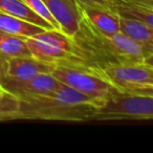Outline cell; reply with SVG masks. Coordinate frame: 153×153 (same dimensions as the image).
<instances>
[{"label": "cell", "instance_id": "cell-1", "mask_svg": "<svg viewBox=\"0 0 153 153\" xmlns=\"http://www.w3.org/2000/svg\"><path fill=\"white\" fill-rule=\"evenodd\" d=\"M71 40L72 55L63 63L100 69L111 64L152 61L153 48L143 46L120 32L114 35L102 34L83 18Z\"/></svg>", "mask_w": 153, "mask_h": 153}, {"label": "cell", "instance_id": "cell-2", "mask_svg": "<svg viewBox=\"0 0 153 153\" xmlns=\"http://www.w3.org/2000/svg\"><path fill=\"white\" fill-rule=\"evenodd\" d=\"M18 120L91 121L99 104L85 94L61 84L46 94L19 99Z\"/></svg>", "mask_w": 153, "mask_h": 153}, {"label": "cell", "instance_id": "cell-3", "mask_svg": "<svg viewBox=\"0 0 153 153\" xmlns=\"http://www.w3.org/2000/svg\"><path fill=\"white\" fill-rule=\"evenodd\" d=\"M153 117V94L113 91L97 108L94 121L151 120Z\"/></svg>", "mask_w": 153, "mask_h": 153}, {"label": "cell", "instance_id": "cell-4", "mask_svg": "<svg viewBox=\"0 0 153 153\" xmlns=\"http://www.w3.org/2000/svg\"><path fill=\"white\" fill-rule=\"evenodd\" d=\"M53 76L64 85L85 94L100 106L117 89L97 69L71 63H58L51 71Z\"/></svg>", "mask_w": 153, "mask_h": 153}, {"label": "cell", "instance_id": "cell-5", "mask_svg": "<svg viewBox=\"0 0 153 153\" xmlns=\"http://www.w3.org/2000/svg\"><path fill=\"white\" fill-rule=\"evenodd\" d=\"M97 70L117 91L153 94L152 62L111 64Z\"/></svg>", "mask_w": 153, "mask_h": 153}, {"label": "cell", "instance_id": "cell-6", "mask_svg": "<svg viewBox=\"0 0 153 153\" xmlns=\"http://www.w3.org/2000/svg\"><path fill=\"white\" fill-rule=\"evenodd\" d=\"M32 57L48 63H63L72 55V40L59 30H44L23 38Z\"/></svg>", "mask_w": 153, "mask_h": 153}, {"label": "cell", "instance_id": "cell-7", "mask_svg": "<svg viewBox=\"0 0 153 153\" xmlns=\"http://www.w3.org/2000/svg\"><path fill=\"white\" fill-rule=\"evenodd\" d=\"M61 84L51 72H47L37 74L26 80H15L4 76L0 86L18 99H24L49 94L60 87Z\"/></svg>", "mask_w": 153, "mask_h": 153}, {"label": "cell", "instance_id": "cell-8", "mask_svg": "<svg viewBox=\"0 0 153 153\" xmlns=\"http://www.w3.org/2000/svg\"><path fill=\"white\" fill-rule=\"evenodd\" d=\"M60 30L71 38L80 27L82 14L76 0H42Z\"/></svg>", "mask_w": 153, "mask_h": 153}, {"label": "cell", "instance_id": "cell-9", "mask_svg": "<svg viewBox=\"0 0 153 153\" xmlns=\"http://www.w3.org/2000/svg\"><path fill=\"white\" fill-rule=\"evenodd\" d=\"M56 64L38 60L32 56L11 58L7 60V76L15 80H26L40 74L51 72Z\"/></svg>", "mask_w": 153, "mask_h": 153}, {"label": "cell", "instance_id": "cell-10", "mask_svg": "<svg viewBox=\"0 0 153 153\" xmlns=\"http://www.w3.org/2000/svg\"><path fill=\"white\" fill-rule=\"evenodd\" d=\"M82 18L94 30L105 35H114L120 32V17L117 13L101 7L79 4Z\"/></svg>", "mask_w": 153, "mask_h": 153}, {"label": "cell", "instance_id": "cell-11", "mask_svg": "<svg viewBox=\"0 0 153 153\" xmlns=\"http://www.w3.org/2000/svg\"><path fill=\"white\" fill-rule=\"evenodd\" d=\"M0 12L36 24L44 30L53 28L51 24L34 13L22 0H0Z\"/></svg>", "mask_w": 153, "mask_h": 153}, {"label": "cell", "instance_id": "cell-12", "mask_svg": "<svg viewBox=\"0 0 153 153\" xmlns=\"http://www.w3.org/2000/svg\"><path fill=\"white\" fill-rule=\"evenodd\" d=\"M120 33L143 46L153 48L152 27L144 22L120 17Z\"/></svg>", "mask_w": 153, "mask_h": 153}, {"label": "cell", "instance_id": "cell-13", "mask_svg": "<svg viewBox=\"0 0 153 153\" xmlns=\"http://www.w3.org/2000/svg\"><path fill=\"white\" fill-rule=\"evenodd\" d=\"M42 30H44V28L36 24L0 12V32L1 33L13 35L23 39L35 36Z\"/></svg>", "mask_w": 153, "mask_h": 153}, {"label": "cell", "instance_id": "cell-14", "mask_svg": "<svg viewBox=\"0 0 153 153\" xmlns=\"http://www.w3.org/2000/svg\"><path fill=\"white\" fill-rule=\"evenodd\" d=\"M114 12L121 18L142 21L153 27V10L115 0Z\"/></svg>", "mask_w": 153, "mask_h": 153}, {"label": "cell", "instance_id": "cell-15", "mask_svg": "<svg viewBox=\"0 0 153 153\" xmlns=\"http://www.w3.org/2000/svg\"><path fill=\"white\" fill-rule=\"evenodd\" d=\"M0 56L5 59L30 56L22 38L0 32Z\"/></svg>", "mask_w": 153, "mask_h": 153}, {"label": "cell", "instance_id": "cell-16", "mask_svg": "<svg viewBox=\"0 0 153 153\" xmlns=\"http://www.w3.org/2000/svg\"><path fill=\"white\" fill-rule=\"evenodd\" d=\"M20 102L17 97L5 91L4 96L0 100V121L18 120Z\"/></svg>", "mask_w": 153, "mask_h": 153}, {"label": "cell", "instance_id": "cell-17", "mask_svg": "<svg viewBox=\"0 0 153 153\" xmlns=\"http://www.w3.org/2000/svg\"><path fill=\"white\" fill-rule=\"evenodd\" d=\"M34 13H36L38 16H40L42 19H44L45 21H47L49 24L53 25V27L55 30H59L60 27L58 25L57 21L55 20V18L53 17L49 11L47 10V7H45V4L43 3L42 0H22Z\"/></svg>", "mask_w": 153, "mask_h": 153}, {"label": "cell", "instance_id": "cell-18", "mask_svg": "<svg viewBox=\"0 0 153 153\" xmlns=\"http://www.w3.org/2000/svg\"><path fill=\"white\" fill-rule=\"evenodd\" d=\"M76 1L78 2V4H83L94 7H101V9H106L109 10V11L114 12L115 0H76Z\"/></svg>", "mask_w": 153, "mask_h": 153}, {"label": "cell", "instance_id": "cell-19", "mask_svg": "<svg viewBox=\"0 0 153 153\" xmlns=\"http://www.w3.org/2000/svg\"><path fill=\"white\" fill-rule=\"evenodd\" d=\"M122 2L131 3V4L140 5V7H148V9L153 10V0H119Z\"/></svg>", "mask_w": 153, "mask_h": 153}, {"label": "cell", "instance_id": "cell-20", "mask_svg": "<svg viewBox=\"0 0 153 153\" xmlns=\"http://www.w3.org/2000/svg\"><path fill=\"white\" fill-rule=\"evenodd\" d=\"M7 60L9 59H5L2 56H0V84H1V81L3 80V78L7 76Z\"/></svg>", "mask_w": 153, "mask_h": 153}, {"label": "cell", "instance_id": "cell-21", "mask_svg": "<svg viewBox=\"0 0 153 153\" xmlns=\"http://www.w3.org/2000/svg\"><path fill=\"white\" fill-rule=\"evenodd\" d=\"M4 94H5V90L3 89V88L1 87V86H0V100L2 99V97L4 96Z\"/></svg>", "mask_w": 153, "mask_h": 153}]
</instances>
